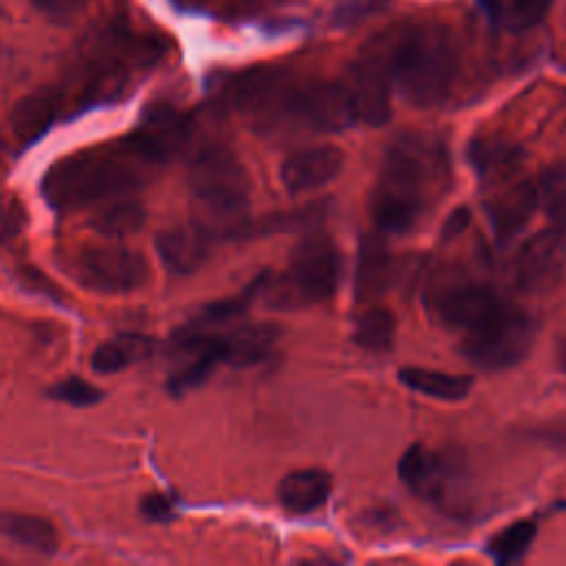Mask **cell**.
<instances>
[{"mask_svg":"<svg viewBox=\"0 0 566 566\" xmlns=\"http://www.w3.org/2000/svg\"><path fill=\"white\" fill-rule=\"evenodd\" d=\"M451 186V157L442 139L429 133L396 137L369 197V212L380 232L413 230Z\"/></svg>","mask_w":566,"mask_h":566,"instance_id":"obj_1","label":"cell"},{"mask_svg":"<svg viewBox=\"0 0 566 566\" xmlns=\"http://www.w3.org/2000/svg\"><path fill=\"white\" fill-rule=\"evenodd\" d=\"M161 170L130 137L86 148L55 161L42 179V197L55 212H77L128 197Z\"/></svg>","mask_w":566,"mask_h":566,"instance_id":"obj_2","label":"cell"},{"mask_svg":"<svg viewBox=\"0 0 566 566\" xmlns=\"http://www.w3.org/2000/svg\"><path fill=\"white\" fill-rule=\"evenodd\" d=\"M363 53L371 55L402 99L418 108L442 104L460 71L451 31L431 22L394 27L367 42Z\"/></svg>","mask_w":566,"mask_h":566,"instance_id":"obj_3","label":"cell"},{"mask_svg":"<svg viewBox=\"0 0 566 566\" xmlns=\"http://www.w3.org/2000/svg\"><path fill=\"white\" fill-rule=\"evenodd\" d=\"M188 190L195 201V221L214 239L252 237V219H248V201L252 181L241 159L221 144L199 146L186 170Z\"/></svg>","mask_w":566,"mask_h":566,"instance_id":"obj_4","label":"cell"},{"mask_svg":"<svg viewBox=\"0 0 566 566\" xmlns=\"http://www.w3.org/2000/svg\"><path fill=\"white\" fill-rule=\"evenodd\" d=\"M159 55L161 46L157 42H144L117 31L104 33L82 51L66 86V91H75L62 99L64 111L69 102L77 106H91L122 95L133 77L155 64Z\"/></svg>","mask_w":566,"mask_h":566,"instance_id":"obj_5","label":"cell"},{"mask_svg":"<svg viewBox=\"0 0 566 566\" xmlns=\"http://www.w3.org/2000/svg\"><path fill=\"white\" fill-rule=\"evenodd\" d=\"M338 281L340 254L336 243L321 232H310L294 245L285 272L265 274L261 296L268 307L298 310L332 298Z\"/></svg>","mask_w":566,"mask_h":566,"instance_id":"obj_6","label":"cell"},{"mask_svg":"<svg viewBox=\"0 0 566 566\" xmlns=\"http://www.w3.org/2000/svg\"><path fill=\"white\" fill-rule=\"evenodd\" d=\"M535 336V318L522 307L502 303L484 323L464 332L460 354L480 369L500 371L524 360Z\"/></svg>","mask_w":566,"mask_h":566,"instance_id":"obj_7","label":"cell"},{"mask_svg":"<svg viewBox=\"0 0 566 566\" xmlns=\"http://www.w3.org/2000/svg\"><path fill=\"white\" fill-rule=\"evenodd\" d=\"M298 77L285 69L256 66L234 73L226 82L230 106L259 133H274L290 124Z\"/></svg>","mask_w":566,"mask_h":566,"instance_id":"obj_8","label":"cell"},{"mask_svg":"<svg viewBox=\"0 0 566 566\" xmlns=\"http://www.w3.org/2000/svg\"><path fill=\"white\" fill-rule=\"evenodd\" d=\"M64 272L82 287L102 294H128L146 285V259L126 245H82L62 256Z\"/></svg>","mask_w":566,"mask_h":566,"instance_id":"obj_9","label":"cell"},{"mask_svg":"<svg viewBox=\"0 0 566 566\" xmlns=\"http://www.w3.org/2000/svg\"><path fill=\"white\" fill-rule=\"evenodd\" d=\"M504 301L482 281L449 274L427 290L431 316L449 329L469 332L484 323Z\"/></svg>","mask_w":566,"mask_h":566,"instance_id":"obj_10","label":"cell"},{"mask_svg":"<svg viewBox=\"0 0 566 566\" xmlns=\"http://www.w3.org/2000/svg\"><path fill=\"white\" fill-rule=\"evenodd\" d=\"M566 272V228L551 226L528 237L513 259V283L526 294H544Z\"/></svg>","mask_w":566,"mask_h":566,"instance_id":"obj_11","label":"cell"},{"mask_svg":"<svg viewBox=\"0 0 566 566\" xmlns=\"http://www.w3.org/2000/svg\"><path fill=\"white\" fill-rule=\"evenodd\" d=\"M279 340V327L270 323L239 325L230 332L217 334L212 329H199L192 338V352H201L217 365L250 367L268 358Z\"/></svg>","mask_w":566,"mask_h":566,"instance_id":"obj_12","label":"cell"},{"mask_svg":"<svg viewBox=\"0 0 566 566\" xmlns=\"http://www.w3.org/2000/svg\"><path fill=\"white\" fill-rule=\"evenodd\" d=\"M398 478L416 497L442 504L460 478V462L451 453L413 442L398 460Z\"/></svg>","mask_w":566,"mask_h":566,"instance_id":"obj_13","label":"cell"},{"mask_svg":"<svg viewBox=\"0 0 566 566\" xmlns=\"http://www.w3.org/2000/svg\"><path fill=\"white\" fill-rule=\"evenodd\" d=\"M340 82L349 99L354 124L378 128L389 119L391 84L382 66L371 55L360 51V57L349 64Z\"/></svg>","mask_w":566,"mask_h":566,"instance_id":"obj_14","label":"cell"},{"mask_svg":"<svg viewBox=\"0 0 566 566\" xmlns=\"http://www.w3.org/2000/svg\"><path fill=\"white\" fill-rule=\"evenodd\" d=\"M345 164V155L336 146H310L292 153L279 168L283 188L290 195L318 190L334 181Z\"/></svg>","mask_w":566,"mask_h":566,"instance_id":"obj_15","label":"cell"},{"mask_svg":"<svg viewBox=\"0 0 566 566\" xmlns=\"http://www.w3.org/2000/svg\"><path fill=\"white\" fill-rule=\"evenodd\" d=\"M539 208L537 188L531 181H511L486 201L489 221L500 243L515 239Z\"/></svg>","mask_w":566,"mask_h":566,"instance_id":"obj_16","label":"cell"},{"mask_svg":"<svg viewBox=\"0 0 566 566\" xmlns=\"http://www.w3.org/2000/svg\"><path fill=\"white\" fill-rule=\"evenodd\" d=\"M214 239L192 219L157 234L155 245L161 263L172 274H192L210 256Z\"/></svg>","mask_w":566,"mask_h":566,"instance_id":"obj_17","label":"cell"},{"mask_svg":"<svg viewBox=\"0 0 566 566\" xmlns=\"http://www.w3.org/2000/svg\"><path fill=\"white\" fill-rule=\"evenodd\" d=\"M396 265L387 243L378 234H365L358 245L354 296L358 303L380 298L394 283Z\"/></svg>","mask_w":566,"mask_h":566,"instance_id":"obj_18","label":"cell"},{"mask_svg":"<svg viewBox=\"0 0 566 566\" xmlns=\"http://www.w3.org/2000/svg\"><path fill=\"white\" fill-rule=\"evenodd\" d=\"M332 495V475L318 467H303L281 478L276 500L290 515H307L321 509Z\"/></svg>","mask_w":566,"mask_h":566,"instance_id":"obj_19","label":"cell"},{"mask_svg":"<svg viewBox=\"0 0 566 566\" xmlns=\"http://www.w3.org/2000/svg\"><path fill=\"white\" fill-rule=\"evenodd\" d=\"M62 113H64L62 104L53 88H42L22 97L15 104L11 115V124L18 142H22L24 146L33 144L57 122Z\"/></svg>","mask_w":566,"mask_h":566,"instance_id":"obj_20","label":"cell"},{"mask_svg":"<svg viewBox=\"0 0 566 566\" xmlns=\"http://www.w3.org/2000/svg\"><path fill=\"white\" fill-rule=\"evenodd\" d=\"M0 537L38 555H55L60 546L57 528L40 515L0 511Z\"/></svg>","mask_w":566,"mask_h":566,"instance_id":"obj_21","label":"cell"},{"mask_svg":"<svg viewBox=\"0 0 566 566\" xmlns=\"http://www.w3.org/2000/svg\"><path fill=\"white\" fill-rule=\"evenodd\" d=\"M398 380L407 389L442 402H458L467 398L473 387V378L469 374H451V371L413 367V365L400 367Z\"/></svg>","mask_w":566,"mask_h":566,"instance_id":"obj_22","label":"cell"},{"mask_svg":"<svg viewBox=\"0 0 566 566\" xmlns=\"http://www.w3.org/2000/svg\"><path fill=\"white\" fill-rule=\"evenodd\" d=\"M469 157L480 177L493 186L511 179L522 161V148L502 137H482L471 142Z\"/></svg>","mask_w":566,"mask_h":566,"instance_id":"obj_23","label":"cell"},{"mask_svg":"<svg viewBox=\"0 0 566 566\" xmlns=\"http://www.w3.org/2000/svg\"><path fill=\"white\" fill-rule=\"evenodd\" d=\"M144 221H146V208L128 195V197H117L95 206V212L88 223L99 234L122 239L137 232L144 226Z\"/></svg>","mask_w":566,"mask_h":566,"instance_id":"obj_24","label":"cell"},{"mask_svg":"<svg viewBox=\"0 0 566 566\" xmlns=\"http://www.w3.org/2000/svg\"><path fill=\"white\" fill-rule=\"evenodd\" d=\"M265 274L268 270H263L261 274H256L241 292L232 294V296H226L221 301H214V303H208L206 307H201L188 323H184L186 327H192V329H214L232 318H239L243 316L250 305L261 296V287H263V281H265Z\"/></svg>","mask_w":566,"mask_h":566,"instance_id":"obj_25","label":"cell"},{"mask_svg":"<svg viewBox=\"0 0 566 566\" xmlns=\"http://www.w3.org/2000/svg\"><path fill=\"white\" fill-rule=\"evenodd\" d=\"M553 0H480L489 22L506 31H526L544 20Z\"/></svg>","mask_w":566,"mask_h":566,"instance_id":"obj_26","label":"cell"},{"mask_svg":"<svg viewBox=\"0 0 566 566\" xmlns=\"http://www.w3.org/2000/svg\"><path fill=\"white\" fill-rule=\"evenodd\" d=\"M396 314L389 307L371 305L367 307L354 325L352 340L367 352L382 354L394 347L396 340Z\"/></svg>","mask_w":566,"mask_h":566,"instance_id":"obj_27","label":"cell"},{"mask_svg":"<svg viewBox=\"0 0 566 566\" xmlns=\"http://www.w3.org/2000/svg\"><path fill=\"white\" fill-rule=\"evenodd\" d=\"M148 352V338L144 336H117L113 340H104L91 354V369L95 374H117L133 365Z\"/></svg>","mask_w":566,"mask_h":566,"instance_id":"obj_28","label":"cell"},{"mask_svg":"<svg viewBox=\"0 0 566 566\" xmlns=\"http://www.w3.org/2000/svg\"><path fill=\"white\" fill-rule=\"evenodd\" d=\"M535 537H537V524L533 520H517L500 528L486 542V553L497 564H515L528 553Z\"/></svg>","mask_w":566,"mask_h":566,"instance_id":"obj_29","label":"cell"},{"mask_svg":"<svg viewBox=\"0 0 566 566\" xmlns=\"http://www.w3.org/2000/svg\"><path fill=\"white\" fill-rule=\"evenodd\" d=\"M535 188H537L539 208L551 219V226L566 228V166L555 164L546 168L539 175Z\"/></svg>","mask_w":566,"mask_h":566,"instance_id":"obj_30","label":"cell"},{"mask_svg":"<svg viewBox=\"0 0 566 566\" xmlns=\"http://www.w3.org/2000/svg\"><path fill=\"white\" fill-rule=\"evenodd\" d=\"M49 396L71 407H93L104 398V391L80 376H71L49 387Z\"/></svg>","mask_w":566,"mask_h":566,"instance_id":"obj_31","label":"cell"},{"mask_svg":"<svg viewBox=\"0 0 566 566\" xmlns=\"http://www.w3.org/2000/svg\"><path fill=\"white\" fill-rule=\"evenodd\" d=\"M389 2L391 0H340L334 7L332 22L336 27H352V24H356L360 20H367V18L385 11V7Z\"/></svg>","mask_w":566,"mask_h":566,"instance_id":"obj_32","label":"cell"},{"mask_svg":"<svg viewBox=\"0 0 566 566\" xmlns=\"http://www.w3.org/2000/svg\"><path fill=\"white\" fill-rule=\"evenodd\" d=\"M27 221L22 203L7 192H0V241L15 237Z\"/></svg>","mask_w":566,"mask_h":566,"instance_id":"obj_33","label":"cell"},{"mask_svg":"<svg viewBox=\"0 0 566 566\" xmlns=\"http://www.w3.org/2000/svg\"><path fill=\"white\" fill-rule=\"evenodd\" d=\"M139 511L146 520L150 522H170L175 517V511H177V502L172 495L168 493H161V491H155V493H148L142 497L139 502Z\"/></svg>","mask_w":566,"mask_h":566,"instance_id":"obj_34","label":"cell"},{"mask_svg":"<svg viewBox=\"0 0 566 566\" xmlns=\"http://www.w3.org/2000/svg\"><path fill=\"white\" fill-rule=\"evenodd\" d=\"M31 2L44 15L62 20V18H69L75 11H80L88 0H31Z\"/></svg>","mask_w":566,"mask_h":566,"instance_id":"obj_35","label":"cell"},{"mask_svg":"<svg viewBox=\"0 0 566 566\" xmlns=\"http://www.w3.org/2000/svg\"><path fill=\"white\" fill-rule=\"evenodd\" d=\"M467 223H469V212H467L464 208H458V210L451 212V217L447 219V223H444V228H442V237L449 239V237L460 234V232L467 228Z\"/></svg>","mask_w":566,"mask_h":566,"instance_id":"obj_36","label":"cell"},{"mask_svg":"<svg viewBox=\"0 0 566 566\" xmlns=\"http://www.w3.org/2000/svg\"><path fill=\"white\" fill-rule=\"evenodd\" d=\"M555 358H557V367L566 374V334L559 338L557 343V352H555Z\"/></svg>","mask_w":566,"mask_h":566,"instance_id":"obj_37","label":"cell"},{"mask_svg":"<svg viewBox=\"0 0 566 566\" xmlns=\"http://www.w3.org/2000/svg\"><path fill=\"white\" fill-rule=\"evenodd\" d=\"M0 164H2V139H0Z\"/></svg>","mask_w":566,"mask_h":566,"instance_id":"obj_38","label":"cell"}]
</instances>
